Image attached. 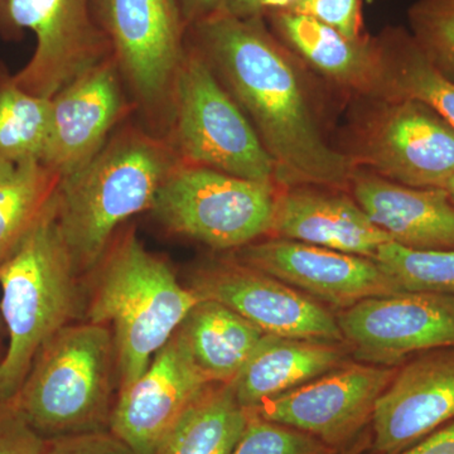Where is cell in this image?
<instances>
[{"mask_svg":"<svg viewBox=\"0 0 454 454\" xmlns=\"http://www.w3.org/2000/svg\"><path fill=\"white\" fill-rule=\"evenodd\" d=\"M273 158L280 187L348 190L354 166L325 137L301 62L278 40L265 18L220 12L188 28Z\"/></svg>","mask_w":454,"mask_h":454,"instance_id":"6da1fadb","label":"cell"},{"mask_svg":"<svg viewBox=\"0 0 454 454\" xmlns=\"http://www.w3.org/2000/svg\"><path fill=\"white\" fill-rule=\"evenodd\" d=\"M181 162L167 139L145 127L118 128L88 164L62 178L57 220L77 276H89L122 223L149 210Z\"/></svg>","mask_w":454,"mask_h":454,"instance_id":"7a4b0ae2","label":"cell"},{"mask_svg":"<svg viewBox=\"0 0 454 454\" xmlns=\"http://www.w3.org/2000/svg\"><path fill=\"white\" fill-rule=\"evenodd\" d=\"M89 276L85 321L112 331L118 391L125 389L145 372L201 298L179 283L166 260L146 249L133 227L115 235Z\"/></svg>","mask_w":454,"mask_h":454,"instance_id":"3957f363","label":"cell"},{"mask_svg":"<svg viewBox=\"0 0 454 454\" xmlns=\"http://www.w3.org/2000/svg\"><path fill=\"white\" fill-rule=\"evenodd\" d=\"M79 279L57 220L55 193L22 244L0 265V313L8 339L0 364V400L17 395L42 346L73 321Z\"/></svg>","mask_w":454,"mask_h":454,"instance_id":"277c9868","label":"cell"},{"mask_svg":"<svg viewBox=\"0 0 454 454\" xmlns=\"http://www.w3.org/2000/svg\"><path fill=\"white\" fill-rule=\"evenodd\" d=\"M115 380L112 331L70 324L42 346L13 400L44 439L98 432L110 427Z\"/></svg>","mask_w":454,"mask_h":454,"instance_id":"5b68a950","label":"cell"},{"mask_svg":"<svg viewBox=\"0 0 454 454\" xmlns=\"http://www.w3.org/2000/svg\"><path fill=\"white\" fill-rule=\"evenodd\" d=\"M339 149L355 169L417 188H444L454 175V127L413 98H351Z\"/></svg>","mask_w":454,"mask_h":454,"instance_id":"8992f818","label":"cell"},{"mask_svg":"<svg viewBox=\"0 0 454 454\" xmlns=\"http://www.w3.org/2000/svg\"><path fill=\"white\" fill-rule=\"evenodd\" d=\"M167 140L184 162L277 184L276 164L252 122L188 38Z\"/></svg>","mask_w":454,"mask_h":454,"instance_id":"52a82bcc","label":"cell"},{"mask_svg":"<svg viewBox=\"0 0 454 454\" xmlns=\"http://www.w3.org/2000/svg\"><path fill=\"white\" fill-rule=\"evenodd\" d=\"M94 9L143 127L168 139L188 33L177 0H94Z\"/></svg>","mask_w":454,"mask_h":454,"instance_id":"ba28073f","label":"cell"},{"mask_svg":"<svg viewBox=\"0 0 454 454\" xmlns=\"http://www.w3.org/2000/svg\"><path fill=\"white\" fill-rule=\"evenodd\" d=\"M279 190L273 182L181 160L158 191L151 211L173 234L235 252L270 234Z\"/></svg>","mask_w":454,"mask_h":454,"instance_id":"9c48e42d","label":"cell"},{"mask_svg":"<svg viewBox=\"0 0 454 454\" xmlns=\"http://www.w3.org/2000/svg\"><path fill=\"white\" fill-rule=\"evenodd\" d=\"M35 37L28 64L13 74L29 94L52 100L65 86L113 56L94 0H0V32Z\"/></svg>","mask_w":454,"mask_h":454,"instance_id":"30bf717a","label":"cell"},{"mask_svg":"<svg viewBox=\"0 0 454 454\" xmlns=\"http://www.w3.org/2000/svg\"><path fill=\"white\" fill-rule=\"evenodd\" d=\"M360 361L397 366L429 349L454 348V294L402 292L367 298L336 316Z\"/></svg>","mask_w":454,"mask_h":454,"instance_id":"8fae6325","label":"cell"},{"mask_svg":"<svg viewBox=\"0 0 454 454\" xmlns=\"http://www.w3.org/2000/svg\"><path fill=\"white\" fill-rule=\"evenodd\" d=\"M190 286L201 300L225 304L264 333L345 342L336 317L315 298L227 256L203 262Z\"/></svg>","mask_w":454,"mask_h":454,"instance_id":"7c38bea8","label":"cell"},{"mask_svg":"<svg viewBox=\"0 0 454 454\" xmlns=\"http://www.w3.org/2000/svg\"><path fill=\"white\" fill-rule=\"evenodd\" d=\"M396 370L397 366L343 364L250 411L339 450L372 422L376 402Z\"/></svg>","mask_w":454,"mask_h":454,"instance_id":"4fadbf2b","label":"cell"},{"mask_svg":"<svg viewBox=\"0 0 454 454\" xmlns=\"http://www.w3.org/2000/svg\"><path fill=\"white\" fill-rule=\"evenodd\" d=\"M232 256L340 309L367 298L403 292L375 259L288 239H260L235 250Z\"/></svg>","mask_w":454,"mask_h":454,"instance_id":"5bb4252c","label":"cell"},{"mask_svg":"<svg viewBox=\"0 0 454 454\" xmlns=\"http://www.w3.org/2000/svg\"><path fill=\"white\" fill-rule=\"evenodd\" d=\"M114 57L65 86L52 98V127L42 163L59 178L73 175L106 146L133 103Z\"/></svg>","mask_w":454,"mask_h":454,"instance_id":"9a60e30c","label":"cell"},{"mask_svg":"<svg viewBox=\"0 0 454 454\" xmlns=\"http://www.w3.org/2000/svg\"><path fill=\"white\" fill-rule=\"evenodd\" d=\"M454 420V348L429 349L397 366L376 402L372 446L394 454Z\"/></svg>","mask_w":454,"mask_h":454,"instance_id":"2e32d148","label":"cell"},{"mask_svg":"<svg viewBox=\"0 0 454 454\" xmlns=\"http://www.w3.org/2000/svg\"><path fill=\"white\" fill-rule=\"evenodd\" d=\"M210 384L173 334L138 380L118 391L109 430L136 452L155 454L181 415Z\"/></svg>","mask_w":454,"mask_h":454,"instance_id":"e0dca14e","label":"cell"},{"mask_svg":"<svg viewBox=\"0 0 454 454\" xmlns=\"http://www.w3.org/2000/svg\"><path fill=\"white\" fill-rule=\"evenodd\" d=\"M269 28L293 55L351 98H387L384 66L376 35L346 37L313 18L277 11Z\"/></svg>","mask_w":454,"mask_h":454,"instance_id":"ac0fdd59","label":"cell"},{"mask_svg":"<svg viewBox=\"0 0 454 454\" xmlns=\"http://www.w3.org/2000/svg\"><path fill=\"white\" fill-rule=\"evenodd\" d=\"M342 191L309 184L280 187L269 235L375 259L390 236Z\"/></svg>","mask_w":454,"mask_h":454,"instance_id":"d6986e66","label":"cell"},{"mask_svg":"<svg viewBox=\"0 0 454 454\" xmlns=\"http://www.w3.org/2000/svg\"><path fill=\"white\" fill-rule=\"evenodd\" d=\"M348 191L393 243L415 250L454 249V203L444 188L404 186L355 169Z\"/></svg>","mask_w":454,"mask_h":454,"instance_id":"ffe728a7","label":"cell"},{"mask_svg":"<svg viewBox=\"0 0 454 454\" xmlns=\"http://www.w3.org/2000/svg\"><path fill=\"white\" fill-rule=\"evenodd\" d=\"M345 342L265 333L231 382L245 409L282 395L345 364Z\"/></svg>","mask_w":454,"mask_h":454,"instance_id":"44dd1931","label":"cell"},{"mask_svg":"<svg viewBox=\"0 0 454 454\" xmlns=\"http://www.w3.org/2000/svg\"><path fill=\"white\" fill-rule=\"evenodd\" d=\"M175 334L208 381L231 384L265 333L225 304L200 300Z\"/></svg>","mask_w":454,"mask_h":454,"instance_id":"7402d4cb","label":"cell"},{"mask_svg":"<svg viewBox=\"0 0 454 454\" xmlns=\"http://www.w3.org/2000/svg\"><path fill=\"white\" fill-rule=\"evenodd\" d=\"M247 418L231 384L212 382L191 403L155 454H230Z\"/></svg>","mask_w":454,"mask_h":454,"instance_id":"603a6c76","label":"cell"},{"mask_svg":"<svg viewBox=\"0 0 454 454\" xmlns=\"http://www.w3.org/2000/svg\"><path fill=\"white\" fill-rule=\"evenodd\" d=\"M387 98H405L432 107L454 127V82L430 64L404 27H385L378 35Z\"/></svg>","mask_w":454,"mask_h":454,"instance_id":"cb8c5ba5","label":"cell"},{"mask_svg":"<svg viewBox=\"0 0 454 454\" xmlns=\"http://www.w3.org/2000/svg\"><path fill=\"white\" fill-rule=\"evenodd\" d=\"M59 182V176L43 163L0 158V265L25 240Z\"/></svg>","mask_w":454,"mask_h":454,"instance_id":"d4e9b609","label":"cell"},{"mask_svg":"<svg viewBox=\"0 0 454 454\" xmlns=\"http://www.w3.org/2000/svg\"><path fill=\"white\" fill-rule=\"evenodd\" d=\"M52 127V101L35 97L0 74V158L11 162H41Z\"/></svg>","mask_w":454,"mask_h":454,"instance_id":"484cf974","label":"cell"},{"mask_svg":"<svg viewBox=\"0 0 454 454\" xmlns=\"http://www.w3.org/2000/svg\"><path fill=\"white\" fill-rule=\"evenodd\" d=\"M375 260L403 292L454 294V249L415 250L389 241Z\"/></svg>","mask_w":454,"mask_h":454,"instance_id":"4316f807","label":"cell"},{"mask_svg":"<svg viewBox=\"0 0 454 454\" xmlns=\"http://www.w3.org/2000/svg\"><path fill=\"white\" fill-rule=\"evenodd\" d=\"M408 23L424 56L454 82V0H417L408 9Z\"/></svg>","mask_w":454,"mask_h":454,"instance_id":"83f0119b","label":"cell"},{"mask_svg":"<svg viewBox=\"0 0 454 454\" xmlns=\"http://www.w3.org/2000/svg\"><path fill=\"white\" fill-rule=\"evenodd\" d=\"M247 427L230 454H337L339 450L301 430L270 422L247 409Z\"/></svg>","mask_w":454,"mask_h":454,"instance_id":"f1b7e54d","label":"cell"},{"mask_svg":"<svg viewBox=\"0 0 454 454\" xmlns=\"http://www.w3.org/2000/svg\"><path fill=\"white\" fill-rule=\"evenodd\" d=\"M283 11L313 18L346 37H365L361 0H292Z\"/></svg>","mask_w":454,"mask_h":454,"instance_id":"f546056e","label":"cell"},{"mask_svg":"<svg viewBox=\"0 0 454 454\" xmlns=\"http://www.w3.org/2000/svg\"><path fill=\"white\" fill-rule=\"evenodd\" d=\"M46 439L29 426L13 399L0 400V454H43Z\"/></svg>","mask_w":454,"mask_h":454,"instance_id":"4dcf8cb0","label":"cell"},{"mask_svg":"<svg viewBox=\"0 0 454 454\" xmlns=\"http://www.w3.org/2000/svg\"><path fill=\"white\" fill-rule=\"evenodd\" d=\"M43 454H139L112 430L46 439Z\"/></svg>","mask_w":454,"mask_h":454,"instance_id":"1f68e13d","label":"cell"},{"mask_svg":"<svg viewBox=\"0 0 454 454\" xmlns=\"http://www.w3.org/2000/svg\"><path fill=\"white\" fill-rule=\"evenodd\" d=\"M394 454H454V420Z\"/></svg>","mask_w":454,"mask_h":454,"instance_id":"d6a6232c","label":"cell"},{"mask_svg":"<svg viewBox=\"0 0 454 454\" xmlns=\"http://www.w3.org/2000/svg\"><path fill=\"white\" fill-rule=\"evenodd\" d=\"M292 0H225L223 13L238 18H265L273 12L283 11Z\"/></svg>","mask_w":454,"mask_h":454,"instance_id":"836d02e7","label":"cell"},{"mask_svg":"<svg viewBox=\"0 0 454 454\" xmlns=\"http://www.w3.org/2000/svg\"><path fill=\"white\" fill-rule=\"evenodd\" d=\"M188 28L223 12L225 0H177Z\"/></svg>","mask_w":454,"mask_h":454,"instance_id":"e575fe53","label":"cell"},{"mask_svg":"<svg viewBox=\"0 0 454 454\" xmlns=\"http://www.w3.org/2000/svg\"><path fill=\"white\" fill-rule=\"evenodd\" d=\"M370 446H372V435H361L351 446L346 448L340 454H363Z\"/></svg>","mask_w":454,"mask_h":454,"instance_id":"d590c367","label":"cell"},{"mask_svg":"<svg viewBox=\"0 0 454 454\" xmlns=\"http://www.w3.org/2000/svg\"><path fill=\"white\" fill-rule=\"evenodd\" d=\"M444 190L447 191L448 195H450V200H452V202L454 203V175L450 177V181L447 182Z\"/></svg>","mask_w":454,"mask_h":454,"instance_id":"8d00e7d4","label":"cell"},{"mask_svg":"<svg viewBox=\"0 0 454 454\" xmlns=\"http://www.w3.org/2000/svg\"><path fill=\"white\" fill-rule=\"evenodd\" d=\"M5 349H7V343L0 340V364H2L3 358H4Z\"/></svg>","mask_w":454,"mask_h":454,"instance_id":"74e56055","label":"cell"},{"mask_svg":"<svg viewBox=\"0 0 454 454\" xmlns=\"http://www.w3.org/2000/svg\"><path fill=\"white\" fill-rule=\"evenodd\" d=\"M4 337H7V333H5L4 322H3L2 313H0V340H4Z\"/></svg>","mask_w":454,"mask_h":454,"instance_id":"f35d334b","label":"cell"}]
</instances>
